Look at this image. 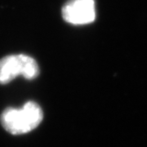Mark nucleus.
Wrapping results in <instances>:
<instances>
[{"mask_svg": "<svg viewBox=\"0 0 147 147\" xmlns=\"http://www.w3.org/2000/svg\"><path fill=\"white\" fill-rule=\"evenodd\" d=\"M43 119L41 107L28 101L21 109L7 108L1 115L0 121L6 131L13 135L25 134L35 129Z\"/></svg>", "mask_w": 147, "mask_h": 147, "instance_id": "nucleus-1", "label": "nucleus"}, {"mask_svg": "<svg viewBox=\"0 0 147 147\" xmlns=\"http://www.w3.org/2000/svg\"><path fill=\"white\" fill-rule=\"evenodd\" d=\"M39 68L36 61L26 55H11L0 60V84L11 82L17 76L31 80L36 78Z\"/></svg>", "mask_w": 147, "mask_h": 147, "instance_id": "nucleus-2", "label": "nucleus"}, {"mask_svg": "<svg viewBox=\"0 0 147 147\" xmlns=\"http://www.w3.org/2000/svg\"><path fill=\"white\" fill-rule=\"evenodd\" d=\"M64 20L73 25H85L94 21V0H70L62 8Z\"/></svg>", "mask_w": 147, "mask_h": 147, "instance_id": "nucleus-3", "label": "nucleus"}]
</instances>
